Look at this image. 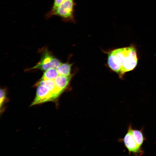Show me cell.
<instances>
[{
    "instance_id": "cell-1",
    "label": "cell",
    "mask_w": 156,
    "mask_h": 156,
    "mask_svg": "<svg viewBox=\"0 0 156 156\" xmlns=\"http://www.w3.org/2000/svg\"><path fill=\"white\" fill-rule=\"evenodd\" d=\"M138 61L136 51L132 45L115 49L108 52L109 67L121 78L127 72L133 70Z\"/></svg>"
},
{
    "instance_id": "cell-2",
    "label": "cell",
    "mask_w": 156,
    "mask_h": 156,
    "mask_svg": "<svg viewBox=\"0 0 156 156\" xmlns=\"http://www.w3.org/2000/svg\"><path fill=\"white\" fill-rule=\"evenodd\" d=\"M76 3L74 0H66L55 9L50 10L45 15L48 19L53 16L60 17L62 21L75 23L76 22L74 13Z\"/></svg>"
},
{
    "instance_id": "cell-3",
    "label": "cell",
    "mask_w": 156,
    "mask_h": 156,
    "mask_svg": "<svg viewBox=\"0 0 156 156\" xmlns=\"http://www.w3.org/2000/svg\"><path fill=\"white\" fill-rule=\"evenodd\" d=\"M62 64L59 60L54 57L50 52L45 51L39 62L32 68L29 69V70L39 69L42 71H45L51 68H56Z\"/></svg>"
},
{
    "instance_id": "cell-4",
    "label": "cell",
    "mask_w": 156,
    "mask_h": 156,
    "mask_svg": "<svg viewBox=\"0 0 156 156\" xmlns=\"http://www.w3.org/2000/svg\"><path fill=\"white\" fill-rule=\"evenodd\" d=\"M37 87L35 97L30 106L55 100L53 94L47 87L43 85Z\"/></svg>"
},
{
    "instance_id": "cell-5",
    "label": "cell",
    "mask_w": 156,
    "mask_h": 156,
    "mask_svg": "<svg viewBox=\"0 0 156 156\" xmlns=\"http://www.w3.org/2000/svg\"><path fill=\"white\" fill-rule=\"evenodd\" d=\"M131 126H130L127 132L124 137L123 140L125 146L128 149L129 153H141V147L136 143L134 140L131 131Z\"/></svg>"
},
{
    "instance_id": "cell-6",
    "label": "cell",
    "mask_w": 156,
    "mask_h": 156,
    "mask_svg": "<svg viewBox=\"0 0 156 156\" xmlns=\"http://www.w3.org/2000/svg\"><path fill=\"white\" fill-rule=\"evenodd\" d=\"M43 85L47 87L53 94L55 99L62 93L56 86L54 80L40 79L36 83L35 86Z\"/></svg>"
},
{
    "instance_id": "cell-7",
    "label": "cell",
    "mask_w": 156,
    "mask_h": 156,
    "mask_svg": "<svg viewBox=\"0 0 156 156\" xmlns=\"http://www.w3.org/2000/svg\"><path fill=\"white\" fill-rule=\"evenodd\" d=\"M72 75L64 76L58 75L54 80L56 87L62 92L68 84Z\"/></svg>"
},
{
    "instance_id": "cell-8",
    "label": "cell",
    "mask_w": 156,
    "mask_h": 156,
    "mask_svg": "<svg viewBox=\"0 0 156 156\" xmlns=\"http://www.w3.org/2000/svg\"><path fill=\"white\" fill-rule=\"evenodd\" d=\"M72 64L68 63H62L56 68L59 75L69 76L70 75Z\"/></svg>"
},
{
    "instance_id": "cell-9",
    "label": "cell",
    "mask_w": 156,
    "mask_h": 156,
    "mask_svg": "<svg viewBox=\"0 0 156 156\" xmlns=\"http://www.w3.org/2000/svg\"><path fill=\"white\" fill-rule=\"evenodd\" d=\"M58 75L56 68H51L45 71L41 79L54 80Z\"/></svg>"
},
{
    "instance_id": "cell-10",
    "label": "cell",
    "mask_w": 156,
    "mask_h": 156,
    "mask_svg": "<svg viewBox=\"0 0 156 156\" xmlns=\"http://www.w3.org/2000/svg\"><path fill=\"white\" fill-rule=\"evenodd\" d=\"M132 135L137 144L141 147L143 144L144 138L141 130L133 129L131 127Z\"/></svg>"
},
{
    "instance_id": "cell-11",
    "label": "cell",
    "mask_w": 156,
    "mask_h": 156,
    "mask_svg": "<svg viewBox=\"0 0 156 156\" xmlns=\"http://www.w3.org/2000/svg\"><path fill=\"white\" fill-rule=\"evenodd\" d=\"M0 112L1 113V111H3V105L6 101V91L4 88H1L0 89Z\"/></svg>"
},
{
    "instance_id": "cell-12",
    "label": "cell",
    "mask_w": 156,
    "mask_h": 156,
    "mask_svg": "<svg viewBox=\"0 0 156 156\" xmlns=\"http://www.w3.org/2000/svg\"><path fill=\"white\" fill-rule=\"evenodd\" d=\"M66 0H54L53 5L50 10H53Z\"/></svg>"
}]
</instances>
